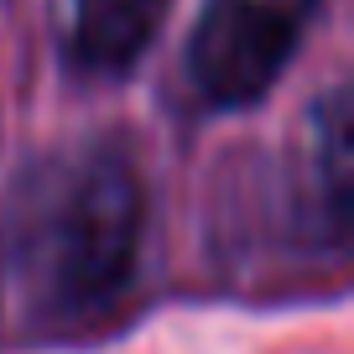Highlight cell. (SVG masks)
I'll return each mask as SVG.
<instances>
[{
	"instance_id": "6da1fadb",
	"label": "cell",
	"mask_w": 354,
	"mask_h": 354,
	"mask_svg": "<svg viewBox=\"0 0 354 354\" xmlns=\"http://www.w3.org/2000/svg\"><path fill=\"white\" fill-rule=\"evenodd\" d=\"M146 234V188L131 151L84 141L21 177L0 219V333L63 339L131 287Z\"/></svg>"
},
{
	"instance_id": "7a4b0ae2",
	"label": "cell",
	"mask_w": 354,
	"mask_h": 354,
	"mask_svg": "<svg viewBox=\"0 0 354 354\" xmlns=\"http://www.w3.org/2000/svg\"><path fill=\"white\" fill-rule=\"evenodd\" d=\"M313 16L318 0H203L188 42V73L198 94L219 110L255 104L287 73Z\"/></svg>"
},
{
	"instance_id": "3957f363",
	"label": "cell",
	"mask_w": 354,
	"mask_h": 354,
	"mask_svg": "<svg viewBox=\"0 0 354 354\" xmlns=\"http://www.w3.org/2000/svg\"><path fill=\"white\" fill-rule=\"evenodd\" d=\"M167 0H73L68 53L84 73H125L151 47Z\"/></svg>"
},
{
	"instance_id": "277c9868",
	"label": "cell",
	"mask_w": 354,
	"mask_h": 354,
	"mask_svg": "<svg viewBox=\"0 0 354 354\" xmlns=\"http://www.w3.org/2000/svg\"><path fill=\"white\" fill-rule=\"evenodd\" d=\"M313 203L328 240L349 230V88H333L313 115Z\"/></svg>"
}]
</instances>
